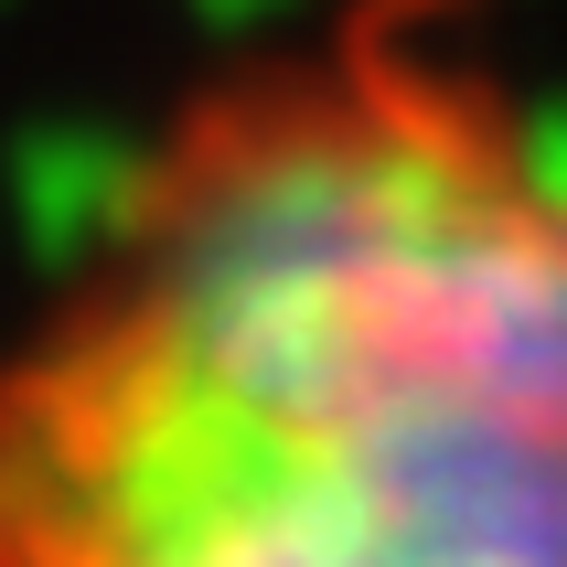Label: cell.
Segmentation results:
<instances>
[{"mask_svg": "<svg viewBox=\"0 0 567 567\" xmlns=\"http://www.w3.org/2000/svg\"><path fill=\"white\" fill-rule=\"evenodd\" d=\"M0 567H567V107L461 0L172 75L0 321Z\"/></svg>", "mask_w": 567, "mask_h": 567, "instance_id": "6da1fadb", "label": "cell"}]
</instances>
